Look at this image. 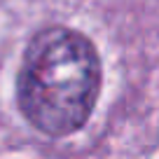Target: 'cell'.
Listing matches in <instances>:
<instances>
[{
  "label": "cell",
  "mask_w": 159,
  "mask_h": 159,
  "mask_svg": "<svg viewBox=\"0 0 159 159\" xmlns=\"http://www.w3.org/2000/svg\"><path fill=\"white\" fill-rule=\"evenodd\" d=\"M101 91V61L82 33L40 30L24 52L16 77L19 110L38 131L68 136L89 119Z\"/></svg>",
  "instance_id": "cell-1"
}]
</instances>
